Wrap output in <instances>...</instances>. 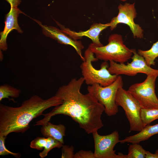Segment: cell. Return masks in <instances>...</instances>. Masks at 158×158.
Returning <instances> with one entry per match:
<instances>
[{
  "label": "cell",
  "mask_w": 158,
  "mask_h": 158,
  "mask_svg": "<svg viewBox=\"0 0 158 158\" xmlns=\"http://www.w3.org/2000/svg\"><path fill=\"white\" fill-rule=\"evenodd\" d=\"M146 150L139 143H133L129 147L126 158H145Z\"/></svg>",
  "instance_id": "d6986e66"
},
{
  "label": "cell",
  "mask_w": 158,
  "mask_h": 158,
  "mask_svg": "<svg viewBox=\"0 0 158 158\" xmlns=\"http://www.w3.org/2000/svg\"><path fill=\"white\" fill-rule=\"evenodd\" d=\"M145 158H158V154L156 153L152 154L146 151Z\"/></svg>",
  "instance_id": "484cf974"
},
{
  "label": "cell",
  "mask_w": 158,
  "mask_h": 158,
  "mask_svg": "<svg viewBox=\"0 0 158 158\" xmlns=\"http://www.w3.org/2000/svg\"><path fill=\"white\" fill-rule=\"evenodd\" d=\"M6 137L0 135V155L4 156L11 155L17 158H20L21 156L20 153L12 152L8 150L5 145Z\"/></svg>",
  "instance_id": "44dd1931"
},
{
  "label": "cell",
  "mask_w": 158,
  "mask_h": 158,
  "mask_svg": "<svg viewBox=\"0 0 158 158\" xmlns=\"http://www.w3.org/2000/svg\"><path fill=\"white\" fill-rule=\"evenodd\" d=\"M108 42L107 45L101 47L96 46L91 43L88 48L98 60L124 63L131 58L133 54L131 49L124 44L121 35L111 34L108 38Z\"/></svg>",
  "instance_id": "3957f363"
},
{
  "label": "cell",
  "mask_w": 158,
  "mask_h": 158,
  "mask_svg": "<svg viewBox=\"0 0 158 158\" xmlns=\"http://www.w3.org/2000/svg\"><path fill=\"white\" fill-rule=\"evenodd\" d=\"M84 82L81 77L73 78L67 84L60 87L55 95L61 99L62 103L49 113L43 114L44 118L34 126L45 125L52 116L63 114L71 117L88 134L102 127L101 117L104 107L89 93L83 94L80 92Z\"/></svg>",
  "instance_id": "6da1fadb"
},
{
  "label": "cell",
  "mask_w": 158,
  "mask_h": 158,
  "mask_svg": "<svg viewBox=\"0 0 158 158\" xmlns=\"http://www.w3.org/2000/svg\"><path fill=\"white\" fill-rule=\"evenodd\" d=\"M158 134V123L153 125L149 124L145 127L139 133L133 135L127 136L120 140L121 143H138L149 139L152 136Z\"/></svg>",
  "instance_id": "5bb4252c"
},
{
  "label": "cell",
  "mask_w": 158,
  "mask_h": 158,
  "mask_svg": "<svg viewBox=\"0 0 158 158\" xmlns=\"http://www.w3.org/2000/svg\"><path fill=\"white\" fill-rule=\"evenodd\" d=\"M10 4L11 7H18L21 2V0H5Z\"/></svg>",
  "instance_id": "d4e9b609"
},
{
  "label": "cell",
  "mask_w": 158,
  "mask_h": 158,
  "mask_svg": "<svg viewBox=\"0 0 158 158\" xmlns=\"http://www.w3.org/2000/svg\"><path fill=\"white\" fill-rule=\"evenodd\" d=\"M137 52L144 58L148 66H154L155 63V60L158 57V40L153 44L149 49L143 50L138 49Z\"/></svg>",
  "instance_id": "2e32d148"
},
{
  "label": "cell",
  "mask_w": 158,
  "mask_h": 158,
  "mask_svg": "<svg viewBox=\"0 0 158 158\" xmlns=\"http://www.w3.org/2000/svg\"><path fill=\"white\" fill-rule=\"evenodd\" d=\"M133 54L132 61L127 64L109 61L108 70L112 74L117 76L124 75L134 76L138 73L147 75H155L158 76V69L152 68L146 63L144 58L139 54L135 49H131Z\"/></svg>",
  "instance_id": "ba28073f"
},
{
  "label": "cell",
  "mask_w": 158,
  "mask_h": 158,
  "mask_svg": "<svg viewBox=\"0 0 158 158\" xmlns=\"http://www.w3.org/2000/svg\"><path fill=\"white\" fill-rule=\"evenodd\" d=\"M55 21L62 30L73 39L77 40L81 39L83 36L87 37L91 40L92 43L97 47L103 46L100 41L99 35L102 31L109 27L108 23L106 24L94 23L91 25L88 30L85 31L76 32L66 28L58 22Z\"/></svg>",
  "instance_id": "7c38bea8"
},
{
  "label": "cell",
  "mask_w": 158,
  "mask_h": 158,
  "mask_svg": "<svg viewBox=\"0 0 158 158\" xmlns=\"http://www.w3.org/2000/svg\"><path fill=\"white\" fill-rule=\"evenodd\" d=\"M140 118L142 123L145 127L154 121L158 119V109L142 108Z\"/></svg>",
  "instance_id": "ac0fdd59"
},
{
  "label": "cell",
  "mask_w": 158,
  "mask_h": 158,
  "mask_svg": "<svg viewBox=\"0 0 158 158\" xmlns=\"http://www.w3.org/2000/svg\"><path fill=\"white\" fill-rule=\"evenodd\" d=\"M158 76L147 75L143 82L132 85L127 90L139 102L142 108L158 109V99L155 92V83Z\"/></svg>",
  "instance_id": "52a82bcc"
},
{
  "label": "cell",
  "mask_w": 158,
  "mask_h": 158,
  "mask_svg": "<svg viewBox=\"0 0 158 158\" xmlns=\"http://www.w3.org/2000/svg\"><path fill=\"white\" fill-rule=\"evenodd\" d=\"M155 153L158 154V149L156 150V151L155 152Z\"/></svg>",
  "instance_id": "4316f807"
},
{
  "label": "cell",
  "mask_w": 158,
  "mask_h": 158,
  "mask_svg": "<svg viewBox=\"0 0 158 158\" xmlns=\"http://www.w3.org/2000/svg\"><path fill=\"white\" fill-rule=\"evenodd\" d=\"M84 57L85 60L81 64L80 68L84 82L87 85L98 84L105 87L112 84L116 79L118 76L109 72L108 70L109 64L107 61L102 63L99 69H97L93 67L92 62L98 60L88 48L85 51Z\"/></svg>",
  "instance_id": "277c9868"
},
{
  "label": "cell",
  "mask_w": 158,
  "mask_h": 158,
  "mask_svg": "<svg viewBox=\"0 0 158 158\" xmlns=\"http://www.w3.org/2000/svg\"><path fill=\"white\" fill-rule=\"evenodd\" d=\"M66 128L62 124L54 125L49 121L42 126L41 133L44 137H52L64 144L63 137L65 136Z\"/></svg>",
  "instance_id": "9a60e30c"
},
{
  "label": "cell",
  "mask_w": 158,
  "mask_h": 158,
  "mask_svg": "<svg viewBox=\"0 0 158 158\" xmlns=\"http://www.w3.org/2000/svg\"><path fill=\"white\" fill-rule=\"evenodd\" d=\"M74 158H95L94 153L91 151L81 150L74 154Z\"/></svg>",
  "instance_id": "cb8c5ba5"
},
{
  "label": "cell",
  "mask_w": 158,
  "mask_h": 158,
  "mask_svg": "<svg viewBox=\"0 0 158 158\" xmlns=\"http://www.w3.org/2000/svg\"><path fill=\"white\" fill-rule=\"evenodd\" d=\"M74 148L73 146L63 145L61 148V158H74Z\"/></svg>",
  "instance_id": "603a6c76"
},
{
  "label": "cell",
  "mask_w": 158,
  "mask_h": 158,
  "mask_svg": "<svg viewBox=\"0 0 158 158\" xmlns=\"http://www.w3.org/2000/svg\"><path fill=\"white\" fill-rule=\"evenodd\" d=\"M135 4V3H126L118 6V15L112 18L108 23L111 30L114 29L118 24L123 23L129 27L134 38L141 39L143 37V30L134 21L137 14Z\"/></svg>",
  "instance_id": "30bf717a"
},
{
  "label": "cell",
  "mask_w": 158,
  "mask_h": 158,
  "mask_svg": "<svg viewBox=\"0 0 158 158\" xmlns=\"http://www.w3.org/2000/svg\"><path fill=\"white\" fill-rule=\"evenodd\" d=\"M123 86L122 78L119 75L114 82L107 86L103 87L95 84L88 85L87 89L88 92L104 106L106 114L111 116L115 115L118 112L116 98L118 89Z\"/></svg>",
  "instance_id": "5b68a950"
},
{
  "label": "cell",
  "mask_w": 158,
  "mask_h": 158,
  "mask_svg": "<svg viewBox=\"0 0 158 158\" xmlns=\"http://www.w3.org/2000/svg\"><path fill=\"white\" fill-rule=\"evenodd\" d=\"M94 140L95 158H126V155L121 153L117 154L114 148L120 142L118 132L114 131L107 135H99L97 131L92 133Z\"/></svg>",
  "instance_id": "9c48e42d"
},
{
  "label": "cell",
  "mask_w": 158,
  "mask_h": 158,
  "mask_svg": "<svg viewBox=\"0 0 158 158\" xmlns=\"http://www.w3.org/2000/svg\"><path fill=\"white\" fill-rule=\"evenodd\" d=\"M120 87L116 98V103L125 111L130 126V131L140 132L145 127L140 118L142 108L139 102L128 91Z\"/></svg>",
  "instance_id": "8992f818"
},
{
  "label": "cell",
  "mask_w": 158,
  "mask_h": 158,
  "mask_svg": "<svg viewBox=\"0 0 158 158\" xmlns=\"http://www.w3.org/2000/svg\"><path fill=\"white\" fill-rule=\"evenodd\" d=\"M62 101L55 95L44 99L37 95L24 100L19 107L0 104V135L6 137L15 132L23 133L30 128L34 118L43 115L47 109L61 104Z\"/></svg>",
  "instance_id": "7a4b0ae2"
},
{
  "label": "cell",
  "mask_w": 158,
  "mask_h": 158,
  "mask_svg": "<svg viewBox=\"0 0 158 158\" xmlns=\"http://www.w3.org/2000/svg\"><path fill=\"white\" fill-rule=\"evenodd\" d=\"M119 0L122 1H126L127 0Z\"/></svg>",
  "instance_id": "83f0119b"
},
{
  "label": "cell",
  "mask_w": 158,
  "mask_h": 158,
  "mask_svg": "<svg viewBox=\"0 0 158 158\" xmlns=\"http://www.w3.org/2000/svg\"><path fill=\"white\" fill-rule=\"evenodd\" d=\"M21 90L8 84H4L0 86V101L5 98L10 99L19 97Z\"/></svg>",
  "instance_id": "e0dca14e"
},
{
  "label": "cell",
  "mask_w": 158,
  "mask_h": 158,
  "mask_svg": "<svg viewBox=\"0 0 158 158\" xmlns=\"http://www.w3.org/2000/svg\"><path fill=\"white\" fill-rule=\"evenodd\" d=\"M47 141V138L37 137L31 141L30 147L33 149L42 150L45 147Z\"/></svg>",
  "instance_id": "7402d4cb"
},
{
  "label": "cell",
  "mask_w": 158,
  "mask_h": 158,
  "mask_svg": "<svg viewBox=\"0 0 158 158\" xmlns=\"http://www.w3.org/2000/svg\"><path fill=\"white\" fill-rule=\"evenodd\" d=\"M47 138L46 144L43 151L39 153V156L41 158L46 157L49 152L52 149L62 147L63 144L54 138L49 137Z\"/></svg>",
  "instance_id": "ffe728a7"
},
{
  "label": "cell",
  "mask_w": 158,
  "mask_h": 158,
  "mask_svg": "<svg viewBox=\"0 0 158 158\" xmlns=\"http://www.w3.org/2000/svg\"><path fill=\"white\" fill-rule=\"evenodd\" d=\"M21 13V11L18 7H11L9 12L6 14L4 29L3 31L0 32L1 50L6 51L7 50L8 46L6 42L7 37L11 31L13 30H16L20 33L23 32V31L19 25L18 21L19 14Z\"/></svg>",
  "instance_id": "4fadbf2b"
},
{
  "label": "cell",
  "mask_w": 158,
  "mask_h": 158,
  "mask_svg": "<svg viewBox=\"0 0 158 158\" xmlns=\"http://www.w3.org/2000/svg\"><path fill=\"white\" fill-rule=\"evenodd\" d=\"M41 27L42 32L46 36L56 40L59 43L73 47L83 61L85 60L82 54V50L84 47L80 41L75 40L62 30L52 26L43 25L40 21L35 20Z\"/></svg>",
  "instance_id": "8fae6325"
}]
</instances>
